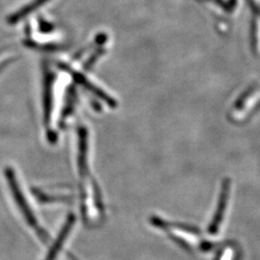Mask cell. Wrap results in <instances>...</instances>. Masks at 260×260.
<instances>
[{
  "label": "cell",
  "mask_w": 260,
  "mask_h": 260,
  "mask_svg": "<svg viewBox=\"0 0 260 260\" xmlns=\"http://www.w3.org/2000/svg\"><path fill=\"white\" fill-rule=\"evenodd\" d=\"M6 173H7V178L9 179L10 185H11V188H12V192H13V194L15 196V199H16L18 205H19V208L22 210V212L24 214V216H25V218H26L29 224H31L32 226L36 228V225H37L36 219L34 218V215L32 214V211H30V209L28 207L24 198L21 195V192L19 190V185L17 183V180L15 179V177H14V173L10 169L9 171H7Z\"/></svg>",
  "instance_id": "cell-1"
},
{
  "label": "cell",
  "mask_w": 260,
  "mask_h": 260,
  "mask_svg": "<svg viewBox=\"0 0 260 260\" xmlns=\"http://www.w3.org/2000/svg\"><path fill=\"white\" fill-rule=\"evenodd\" d=\"M229 192H230V182L229 180H225L223 182V189H222V193H221V198H220V202H219V205H218V209L217 212L214 216L213 221L210 224L209 228V233H216L218 232L222 220H223V215L226 207V204H228V198H229Z\"/></svg>",
  "instance_id": "cell-2"
},
{
  "label": "cell",
  "mask_w": 260,
  "mask_h": 260,
  "mask_svg": "<svg viewBox=\"0 0 260 260\" xmlns=\"http://www.w3.org/2000/svg\"><path fill=\"white\" fill-rule=\"evenodd\" d=\"M48 1L49 0H34V1L30 2L29 4L25 5L21 9H19V11L15 12L14 14H12L9 18L7 19V22L11 24V25L17 24L20 20H22V19H25L26 17H28L30 14L34 13L35 11L40 9L42 6L47 4Z\"/></svg>",
  "instance_id": "cell-3"
},
{
  "label": "cell",
  "mask_w": 260,
  "mask_h": 260,
  "mask_svg": "<svg viewBox=\"0 0 260 260\" xmlns=\"http://www.w3.org/2000/svg\"><path fill=\"white\" fill-rule=\"evenodd\" d=\"M74 222H75V218H74V217H70L69 220H68V222L65 223V225H64V228H63V231L59 234V236H58V238H57V240H56L55 244L52 246L51 250L48 252L47 260H53L55 258L58 251L60 250V247L63 245V243L65 241L66 237H67V235L70 233V231H71V229H72V226H73V224H74Z\"/></svg>",
  "instance_id": "cell-4"
},
{
  "label": "cell",
  "mask_w": 260,
  "mask_h": 260,
  "mask_svg": "<svg viewBox=\"0 0 260 260\" xmlns=\"http://www.w3.org/2000/svg\"><path fill=\"white\" fill-rule=\"evenodd\" d=\"M53 75L50 74L48 71L46 73L45 78V109L47 115L49 114L51 108V98H52V83H53Z\"/></svg>",
  "instance_id": "cell-5"
},
{
  "label": "cell",
  "mask_w": 260,
  "mask_h": 260,
  "mask_svg": "<svg viewBox=\"0 0 260 260\" xmlns=\"http://www.w3.org/2000/svg\"><path fill=\"white\" fill-rule=\"evenodd\" d=\"M53 28H54V26L51 23L41 19V21H40V30H41V32H43V33H49V32H51L53 30Z\"/></svg>",
  "instance_id": "cell-6"
}]
</instances>
